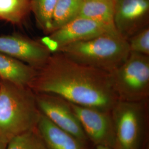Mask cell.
I'll return each mask as SVG.
<instances>
[{"mask_svg":"<svg viewBox=\"0 0 149 149\" xmlns=\"http://www.w3.org/2000/svg\"><path fill=\"white\" fill-rule=\"evenodd\" d=\"M7 143L0 141V149H5Z\"/></svg>","mask_w":149,"mask_h":149,"instance_id":"cell-20","label":"cell"},{"mask_svg":"<svg viewBox=\"0 0 149 149\" xmlns=\"http://www.w3.org/2000/svg\"><path fill=\"white\" fill-rule=\"evenodd\" d=\"M43 149H47L46 148V147L45 146V145H44V148H43Z\"/></svg>","mask_w":149,"mask_h":149,"instance_id":"cell-21","label":"cell"},{"mask_svg":"<svg viewBox=\"0 0 149 149\" xmlns=\"http://www.w3.org/2000/svg\"><path fill=\"white\" fill-rule=\"evenodd\" d=\"M44 144L35 129L11 139L5 149H43Z\"/></svg>","mask_w":149,"mask_h":149,"instance_id":"cell-17","label":"cell"},{"mask_svg":"<svg viewBox=\"0 0 149 149\" xmlns=\"http://www.w3.org/2000/svg\"><path fill=\"white\" fill-rule=\"evenodd\" d=\"M114 31H117L113 25L77 17L48 35L47 39L50 43L44 44L47 48L52 44L54 45L55 53L60 48L70 44L88 40Z\"/></svg>","mask_w":149,"mask_h":149,"instance_id":"cell-7","label":"cell"},{"mask_svg":"<svg viewBox=\"0 0 149 149\" xmlns=\"http://www.w3.org/2000/svg\"><path fill=\"white\" fill-rule=\"evenodd\" d=\"M36 129L47 149H83L78 139L55 125L42 113Z\"/></svg>","mask_w":149,"mask_h":149,"instance_id":"cell-11","label":"cell"},{"mask_svg":"<svg viewBox=\"0 0 149 149\" xmlns=\"http://www.w3.org/2000/svg\"><path fill=\"white\" fill-rule=\"evenodd\" d=\"M0 84H1V80H0Z\"/></svg>","mask_w":149,"mask_h":149,"instance_id":"cell-22","label":"cell"},{"mask_svg":"<svg viewBox=\"0 0 149 149\" xmlns=\"http://www.w3.org/2000/svg\"><path fill=\"white\" fill-rule=\"evenodd\" d=\"M38 108L54 124L71 134L82 144L87 137L69 102L49 93H36Z\"/></svg>","mask_w":149,"mask_h":149,"instance_id":"cell-6","label":"cell"},{"mask_svg":"<svg viewBox=\"0 0 149 149\" xmlns=\"http://www.w3.org/2000/svg\"><path fill=\"white\" fill-rule=\"evenodd\" d=\"M112 149L109 147L102 146V145H97V149Z\"/></svg>","mask_w":149,"mask_h":149,"instance_id":"cell-19","label":"cell"},{"mask_svg":"<svg viewBox=\"0 0 149 149\" xmlns=\"http://www.w3.org/2000/svg\"><path fill=\"white\" fill-rule=\"evenodd\" d=\"M0 52L37 70L46 64L52 54L41 42L19 34L0 36Z\"/></svg>","mask_w":149,"mask_h":149,"instance_id":"cell-10","label":"cell"},{"mask_svg":"<svg viewBox=\"0 0 149 149\" xmlns=\"http://www.w3.org/2000/svg\"><path fill=\"white\" fill-rule=\"evenodd\" d=\"M58 0H31L30 10L38 27L49 35L52 31L54 12Z\"/></svg>","mask_w":149,"mask_h":149,"instance_id":"cell-15","label":"cell"},{"mask_svg":"<svg viewBox=\"0 0 149 149\" xmlns=\"http://www.w3.org/2000/svg\"><path fill=\"white\" fill-rule=\"evenodd\" d=\"M109 74L119 100L147 101L149 96V56L130 52L127 60Z\"/></svg>","mask_w":149,"mask_h":149,"instance_id":"cell-4","label":"cell"},{"mask_svg":"<svg viewBox=\"0 0 149 149\" xmlns=\"http://www.w3.org/2000/svg\"><path fill=\"white\" fill-rule=\"evenodd\" d=\"M114 26L126 40L149 26V0H114Z\"/></svg>","mask_w":149,"mask_h":149,"instance_id":"cell-9","label":"cell"},{"mask_svg":"<svg viewBox=\"0 0 149 149\" xmlns=\"http://www.w3.org/2000/svg\"><path fill=\"white\" fill-rule=\"evenodd\" d=\"M70 106L87 137L97 145L114 149V131L111 112L72 103Z\"/></svg>","mask_w":149,"mask_h":149,"instance_id":"cell-8","label":"cell"},{"mask_svg":"<svg viewBox=\"0 0 149 149\" xmlns=\"http://www.w3.org/2000/svg\"><path fill=\"white\" fill-rule=\"evenodd\" d=\"M83 2L84 0H58L53 17L52 32L79 17Z\"/></svg>","mask_w":149,"mask_h":149,"instance_id":"cell-14","label":"cell"},{"mask_svg":"<svg viewBox=\"0 0 149 149\" xmlns=\"http://www.w3.org/2000/svg\"><path fill=\"white\" fill-rule=\"evenodd\" d=\"M114 0H84L79 17L114 26Z\"/></svg>","mask_w":149,"mask_h":149,"instance_id":"cell-13","label":"cell"},{"mask_svg":"<svg viewBox=\"0 0 149 149\" xmlns=\"http://www.w3.org/2000/svg\"><path fill=\"white\" fill-rule=\"evenodd\" d=\"M56 52H60L80 64L108 73L122 65L130 53L127 40L117 31L70 44Z\"/></svg>","mask_w":149,"mask_h":149,"instance_id":"cell-3","label":"cell"},{"mask_svg":"<svg viewBox=\"0 0 149 149\" xmlns=\"http://www.w3.org/2000/svg\"><path fill=\"white\" fill-rule=\"evenodd\" d=\"M36 93L60 97L70 103L111 112L119 101L109 74L52 54L29 86Z\"/></svg>","mask_w":149,"mask_h":149,"instance_id":"cell-1","label":"cell"},{"mask_svg":"<svg viewBox=\"0 0 149 149\" xmlns=\"http://www.w3.org/2000/svg\"><path fill=\"white\" fill-rule=\"evenodd\" d=\"M127 41L130 52L149 56V26L135 34Z\"/></svg>","mask_w":149,"mask_h":149,"instance_id":"cell-18","label":"cell"},{"mask_svg":"<svg viewBox=\"0 0 149 149\" xmlns=\"http://www.w3.org/2000/svg\"><path fill=\"white\" fill-rule=\"evenodd\" d=\"M36 94L29 86L1 80L0 141L36 129L40 115Z\"/></svg>","mask_w":149,"mask_h":149,"instance_id":"cell-2","label":"cell"},{"mask_svg":"<svg viewBox=\"0 0 149 149\" xmlns=\"http://www.w3.org/2000/svg\"><path fill=\"white\" fill-rule=\"evenodd\" d=\"M37 73L30 65L0 52V80L29 86Z\"/></svg>","mask_w":149,"mask_h":149,"instance_id":"cell-12","label":"cell"},{"mask_svg":"<svg viewBox=\"0 0 149 149\" xmlns=\"http://www.w3.org/2000/svg\"><path fill=\"white\" fill-rule=\"evenodd\" d=\"M31 0H0V19L21 24L30 10Z\"/></svg>","mask_w":149,"mask_h":149,"instance_id":"cell-16","label":"cell"},{"mask_svg":"<svg viewBox=\"0 0 149 149\" xmlns=\"http://www.w3.org/2000/svg\"><path fill=\"white\" fill-rule=\"evenodd\" d=\"M146 102L119 100L113 107L114 149H140Z\"/></svg>","mask_w":149,"mask_h":149,"instance_id":"cell-5","label":"cell"}]
</instances>
